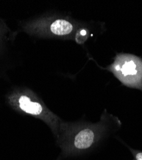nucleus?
<instances>
[{"label":"nucleus","instance_id":"f257e3e1","mask_svg":"<svg viewBox=\"0 0 142 160\" xmlns=\"http://www.w3.org/2000/svg\"><path fill=\"white\" fill-rule=\"evenodd\" d=\"M122 126L116 116L103 111L99 121L92 123L85 121H61L56 143L61 152L56 160L80 156L92 151L111 133Z\"/></svg>","mask_w":142,"mask_h":160},{"label":"nucleus","instance_id":"f03ea898","mask_svg":"<svg viewBox=\"0 0 142 160\" xmlns=\"http://www.w3.org/2000/svg\"><path fill=\"white\" fill-rule=\"evenodd\" d=\"M95 26L60 14H47L21 23V31L44 38L73 40L83 44L91 37Z\"/></svg>","mask_w":142,"mask_h":160},{"label":"nucleus","instance_id":"7ed1b4c3","mask_svg":"<svg viewBox=\"0 0 142 160\" xmlns=\"http://www.w3.org/2000/svg\"><path fill=\"white\" fill-rule=\"evenodd\" d=\"M5 101L10 107L17 113L30 115L43 121L50 128L55 138L58 137L62 120L51 111L42 99L32 90L27 87H15L7 93Z\"/></svg>","mask_w":142,"mask_h":160},{"label":"nucleus","instance_id":"20e7f679","mask_svg":"<svg viewBox=\"0 0 142 160\" xmlns=\"http://www.w3.org/2000/svg\"><path fill=\"white\" fill-rule=\"evenodd\" d=\"M128 88L142 91V58L130 53H117L113 62L104 69Z\"/></svg>","mask_w":142,"mask_h":160},{"label":"nucleus","instance_id":"39448f33","mask_svg":"<svg viewBox=\"0 0 142 160\" xmlns=\"http://www.w3.org/2000/svg\"><path fill=\"white\" fill-rule=\"evenodd\" d=\"M118 139L119 140L120 142H121L122 143H124L127 147V148L129 149V150H130V151L132 154V156H133V160H142V151H141L135 149L131 148V147H130L128 145H127L120 138H118Z\"/></svg>","mask_w":142,"mask_h":160},{"label":"nucleus","instance_id":"423d86ee","mask_svg":"<svg viewBox=\"0 0 142 160\" xmlns=\"http://www.w3.org/2000/svg\"><path fill=\"white\" fill-rule=\"evenodd\" d=\"M7 28L8 27L3 22L0 21V51H1L2 49L3 41L4 38L5 37V35L7 32L9 31V30Z\"/></svg>","mask_w":142,"mask_h":160}]
</instances>
